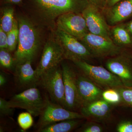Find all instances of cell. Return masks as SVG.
Returning <instances> with one entry per match:
<instances>
[{"instance_id": "e0dca14e", "label": "cell", "mask_w": 132, "mask_h": 132, "mask_svg": "<svg viewBox=\"0 0 132 132\" xmlns=\"http://www.w3.org/2000/svg\"><path fill=\"white\" fill-rule=\"evenodd\" d=\"M112 105L101 98L81 107V114L85 118L102 120L108 117Z\"/></svg>"}, {"instance_id": "ba28073f", "label": "cell", "mask_w": 132, "mask_h": 132, "mask_svg": "<svg viewBox=\"0 0 132 132\" xmlns=\"http://www.w3.org/2000/svg\"><path fill=\"white\" fill-rule=\"evenodd\" d=\"M93 57H112L121 53L122 48L116 45L111 38L89 33L80 40Z\"/></svg>"}, {"instance_id": "cb8c5ba5", "label": "cell", "mask_w": 132, "mask_h": 132, "mask_svg": "<svg viewBox=\"0 0 132 132\" xmlns=\"http://www.w3.org/2000/svg\"><path fill=\"white\" fill-rule=\"evenodd\" d=\"M32 114L28 112H24L19 114L17 122L22 130H28L32 126L34 120Z\"/></svg>"}, {"instance_id": "30bf717a", "label": "cell", "mask_w": 132, "mask_h": 132, "mask_svg": "<svg viewBox=\"0 0 132 132\" xmlns=\"http://www.w3.org/2000/svg\"><path fill=\"white\" fill-rule=\"evenodd\" d=\"M55 28L80 41L90 33L81 13L70 12L61 15L55 21Z\"/></svg>"}, {"instance_id": "836d02e7", "label": "cell", "mask_w": 132, "mask_h": 132, "mask_svg": "<svg viewBox=\"0 0 132 132\" xmlns=\"http://www.w3.org/2000/svg\"><path fill=\"white\" fill-rule=\"evenodd\" d=\"M125 26L132 37V20L127 24H125Z\"/></svg>"}, {"instance_id": "8992f818", "label": "cell", "mask_w": 132, "mask_h": 132, "mask_svg": "<svg viewBox=\"0 0 132 132\" xmlns=\"http://www.w3.org/2000/svg\"><path fill=\"white\" fill-rule=\"evenodd\" d=\"M45 100V106L39 115L36 125L38 130L62 121L85 118L81 114L67 109L61 105L50 101L47 98Z\"/></svg>"}, {"instance_id": "3957f363", "label": "cell", "mask_w": 132, "mask_h": 132, "mask_svg": "<svg viewBox=\"0 0 132 132\" xmlns=\"http://www.w3.org/2000/svg\"><path fill=\"white\" fill-rule=\"evenodd\" d=\"M64 59V50L54 29L50 30L44 44L40 60L35 69L39 80L43 73L60 65Z\"/></svg>"}, {"instance_id": "ac0fdd59", "label": "cell", "mask_w": 132, "mask_h": 132, "mask_svg": "<svg viewBox=\"0 0 132 132\" xmlns=\"http://www.w3.org/2000/svg\"><path fill=\"white\" fill-rule=\"evenodd\" d=\"M111 37L113 42L122 48H132V37L125 24H119L111 28Z\"/></svg>"}, {"instance_id": "4316f807", "label": "cell", "mask_w": 132, "mask_h": 132, "mask_svg": "<svg viewBox=\"0 0 132 132\" xmlns=\"http://www.w3.org/2000/svg\"><path fill=\"white\" fill-rule=\"evenodd\" d=\"M79 131L81 132H102L103 131V128L97 123L88 122L85 124Z\"/></svg>"}, {"instance_id": "d6a6232c", "label": "cell", "mask_w": 132, "mask_h": 132, "mask_svg": "<svg viewBox=\"0 0 132 132\" xmlns=\"http://www.w3.org/2000/svg\"><path fill=\"white\" fill-rule=\"evenodd\" d=\"M6 79L4 74L1 72L0 74V86H3L6 82Z\"/></svg>"}, {"instance_id": "5bb4252c", "label": "cell", "mask_w": 132, "mask_h": 132, "mask_svg": "<svg viewBox=\"0 0 132 132\" xmlns=\"http://www.w3.org/2000/svg\"><path fill=\"white\" fill-rule=\"evenodd\" d=\"M76 83L80 107L102 98L103 90L98 85L85 76H77Z\"/></svg>"}, {"instance_id": "5b68a950", "label": "cell", "mask_w": 132, "mask_h": 132, "mask_svg": "<svg viewBox=\"0 0 132 132\" xmlns=\"http://www.w3.org/2000/svg\"><path fill=\"white\" fill-rule=\"evenodd\" d=\"M39 81L47 91L52 101L65 108V95L61 67L60 65L43 73Z\"/></svg>"}, {"instance_id": "7a4b0ae2", "label": "cell", "mask_w": 132, "mask_h": 132, "mask_svg": "<svg viewBox=\"0 0 132 132\" xmlns=\"http://www.w3.org/2000/svg\"><path fill=\"white\" fill-rule=\"evenodd\" d=\"M15 16L19 25V39L14 56L15 66L33 61L42 45L44 29L36 24L26 14Z\"/></svg>"}, {"instance_id": "7c38bea8", "label": "cell", "mask_w": 132, "mask_h": 132, "mask_svg": "<svg viewBox=\"0 0 132 132\" xmlns=\"http://www.w3.org/2000/svg\"><path fill=\"white\" fill-rule=\"evenodd\" d=\"M106 67L117 76L124 87H132V61L128 55L120 54L107 60Z\"/></svg>"}, {"instance_id": "603a6c76", "label": "cell", "mask_w": 132, "mask_h": 132, "mask_svg": "<svg viewBox=\"0 0 132 132\" xmlns=\"http://www.w3.org/2000/svg\"><path fill=\"white\" fill-rule=\"evenodd\" d=\"M0 64L3 68L9 70L15 68L14 58L7 48L0 49Z\"/></svg>"}, {"instance_id": "6da1fadb", "label": "cell", "mask_w": 132, "mask_h": 132, "mask_svg": "<svg viewBox=\"0 0 132 132\" xmlns=\"http://www.w3.org/2000/svg\"><path fill=\"white\" fill-rule=\"evenodd\" d=\"M89 4L88 0H23L20 5L36 24L51 30L55 28V21L60 15L82 13Z\"/></svg>"}, {"instance_id": "83f0119b", "label": "cell", "mask_w": 132, "mask_h": 132, "mask_svg": "<svg viewBox=\"0 0 132 132\" xmlns=\"http://www.w3.org/2000/svg\"><path fill=\"white\" fill-rule=\"evenodd\" d=\"M116 130L118 132H132V121H122L116 127Z\"/></svg>"}, {"instance_id": "d4e9b609", "label": "cell", "mask_w": 132, "mask_h": 132, "mask_svg": "<svg viewBox=\"0 0 132 132\" xmlns=\"http://www.w3.org/2000/svg\"><path fill=\"white\" fill-rule=\"evenodd\" d=\"M117 89L120 93L122 102L132 108V87L124 86Z\"/></svg>"}, {"instance_id": "f1b7e54d", "label": "cell", "mask_w": 132, "mask_h": 132, "mask_svg": "<svg viewBox=\"0 0 132 132\" xmlns=\"http://www.w3.org/2000/svg\"><path fill=\"white\" fill-rule=\"evenodd\" d=\"M2 48L7 49V33L0 27V49Z\"/></svg>"}, {"instance_id": "9a60e30c", "label": "cell", "mask_w": 132, "mask_h": 132, "mask_svg": "<svg viewBox=\"0 0 132 132\" xmlns=\"http://www.w3.org/2000/svg\"><path fill=\"white\" fill-rule=\"evenodd\" d=\"M102 12L109 25L113 27L132 16V0H122Z\"/></svg>"}, {"instance_id": "2e32d148", "label": "cell", "mask_w": 132, "mask_h": 132, "mask_svg": "<svg viewBox=\"0 0 132 132\" xmlns=\"http://www.w3.org/2000/svg\"><path fill=\"white\" fill-rule=\"evenodd\" d=\"M32 61L17 64L15 68V76L20 86L25 88L33 87L39 82V78L33 69Z\"/></svg>"}, {"instance_id": "ffe728a7", "label": "cell", "mask_w": 132, "mask_h": 132, "mask_svg": "<svg viewBox=\"0 0 132 132\" xmlns=\"http://www.w3.org/2000/svg\"><path fill=\"white\" fill-rule=\"evenodd\" d=\"M78 119L67 120L54 123L39 129V132H69L78 126L79 123Z\"/></svg>"}, {"instance_id": "277c9868", "label": "cell", "mask_w": 132, "mask_h": 132, "mask_svg": "<svg viewBox=\"0 0 132 132\" xmlns=\"http://www.w3.org/2000/svg\"><path fill=\"white\" fill-rule=\"evenodd\" d=\"M73 62L85 76L99 86L106 88H118L124 87L120 79L107 69L101 66L93 65L85 61H78Z\"/></svg>"}, {"instance_id": "44dd1931", "label": "cell", "mask_w": 132, "mask_h": 132, "mask_svg": "<svg viewBox=\"0 0 132 132\" xmlns=\"http://www.w3.org/2000/svg\"><path fill=\"white\" fill-rule=\"evenodd\" d=\"M7 49L10 52L16 50L19 39V29L18 21L16 17L13 27L7 33Z\"/></svg>"}, {"instance_id": "52a82bcc", "label": "cell", "mask_w": 132, "mask_h": 132, "mask_svg": "<svg viewBox=\"0 0 132 132\" xmlns=\"http://www.w3.org/2000/svg\"><path fill=\"white\" fill-rule=\"evenodd\" d=\"M13 108L25 109L34 116H39L46 103L40 92L35 87L29 88L14 95L9 101Z\"/></svg>"}, {"instance_id": "d6986e66", "label": "cell", "mask_w": 132, "mask_h": 132, "mask_svg": "<svg viewBox=\"0 0 132 132\" xmlns=\"http://www.w3.org/2000/svg\"><path fill=\"white\" fill-rule=\"evenodd\" d=\"M15 10L12 5H3L0 10V27L6 33L9 32L13 28L16 16Z\"/></svg>"}, {"instance_id": "1f68e13d", "label": "cell", "mask_w": 132, "mask_h": 132, "mask_svg": "<svg viewBox=\"0 0 132 132\" xmlns=\"http://www.w3.org/2000/svg\"><path fill=\"white\" fill-rule=\"evenodd\" d=\"M122 0H106V8L111 7Z\"/></svg>"}, {"instance_id": "9c48e42d", "label": "cell", "mask_w": 132, "mask_h": 132, "mask_svg": "<svg viewBox=\"0 0 132 132\" xmlns=\"http://www.w3.org/2000/svg\"><path fill=\"white\" fill-rule=\"evenodd\" d=\"M54 31L64 50L65 59L74 62L87 61L93 57L80 41L58 29L55 28Z\"/></svg>"}, {"instance_id": "8fae6325", "label": "cell", "mask_w": 132, "mask_h": 132, "mask_svg": "<svg viewBox=\"0 0 132 132\" xmlns=\"http://www.w3.org/2000/svg\"><path fill=\"white\" fill-rule=\"evenodd\" d=\"M101 10L92 4L82 12L90 33L111 38V28Z\"/></svg>"}, {"instance_id": "f546056e", "label": "cell", "mask_w": 132, "mask_h": 132, "mask_svg": "<svg viewBox=\"0 0 132 132\" xmlns=\"http://www.w3.org/2000/svg\"><path fill=\"white\" fill-rule=\"evenodd\" d=\"M90 4L97 7L102 11L106 8V0H88Z\"/></svg>"}, {"instance_id": "484cf974", "label": "cell", "mask_w": 132, "mask_h": 132, "mask_svg": "<svg viewBox=\"0 0 132 132\" xmlns=\"http://www.w3.org/2000/svg\"><path fill=\"white\" fill-rule=\"evenodd\" d=\"M14 108L10 105L9 102L0 98V114L1 116H10L13 113Z\"/></svg>"}, {"instance_id": "7402d4cb", "label": "cell", "mask_w": 132, "mask_h": 132, "mask_svg": "<svg viewBox=\"0 0 132 132\" xmlns=\"http://www.w3.org/2000/svg\"><path fill=\"white\" fill-rule=\"evenodd\" d=\"M102 98L111 105H116L122 102L120 93L117 88H106L102 92Z\"/></svg>"}, {"instance_id": "4fadbf2b", "label": "cell", "mask_w": 132, "mask_h": 132, "mask_svg": "<svg viewBox=\"0 0 132 132\" xmlns=\"http://www.w3.org/2000/svg\"><path fill=\"white\" fill-rule=\"evenodd\" d=\"M61 68L65 90V108L72 111L80 107L76 83L77 76L73 69L67 63H62Z\"/></svg>"}, {"instance_id": "4dcf8cb0", "label": "cell", "mask_w": 132, "mask_h": 132, "mask_svg": "<svg viewBox=\"0 0 132 132\" xmlns=\"http://www.w3.org/2000/svg\"><path fill=\"white\" fill-rule=\"evenodd\" d=\"M23 0H1V3L3 5H20Z\"/></svg>"}]
</instances>
